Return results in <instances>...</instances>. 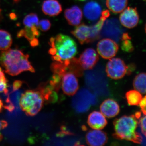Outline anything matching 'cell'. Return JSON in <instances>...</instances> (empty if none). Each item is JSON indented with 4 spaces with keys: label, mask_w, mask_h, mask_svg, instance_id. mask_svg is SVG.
<instances>
[{
    "label": "cell",
    "mask_w": 146,
    "mask_h": 146,
    "mask_svg": "<svg viewBox=\"0 0 146 146\" xmlns=\"http://www.w3.org/2000/svg\"><path fill=\"white\" fill-rule=\"evenodd\" d=\"M64 14L65 19L70 25H78L82 20V11L77 6H74L71 8L67 9L65 10Z\"/></svg>",
    "instance_id": "2e32d148"
},
{
    "label": "cell",
    "mask_w": 146,
    "mask_h": 146,
    "mask_svg": "<svg viewBox=\"0 0 146 146\" xmlns=\"http://www.w3.org/2000/svg\"><path fill=\"white\" fill-rule=\"evenodd\" d=\"M135 90L141 94H146V73H142L136 76L133 80Z\"/></svg>",
    "instance_id": "44dd1931"
},
{
    "label": "cell",
    "mask_w": 146,
    "mask_h": 146,
    "mask_svg": "<svg viewBox=\"0 0 146 146\" xmlns=\"http://www.w3.org/2000/svg\"><path fill=\"white\" fill-rule=\"evenodd\" d=\"M128 0H106V5L114 13L122 12L127 5Z\"/></svg>",
    "instance_id": "ffe728a7"
},
{
    "label": "cell",
    "mask_w": 146,
    "mask_h": 146,
    "mask_svg": "<svg viewBox=\"0 0 146 146\" xmlns=\"http://www.w3.org/2000/svg\"><path fill=\"white\" fill-rule=\"evenodd\" d=\"M141 113L135 115L123 116L113 122L115 132L113 136L119 140H126L136 144L142 143V136L136 131Z\"/></svg>",
    "instance_id": "7a4b0ae2"
},
{
    "label": "cell",
    "mask_w": 146,
    "mask_h": 146,
    "mask_svg": "<svg viewBox=\"0 0 146 146\" xmlns=\"http://www.w3.org/2000/svg\"><path fill=\"white\" fill-rule=\"evenodd\" d=\"M87 123L93 129L101 130L107 125V121L105 117L101 112L94 111L88 116Z\"/></svg>",
    "instance_id": "9a60e30c"
},
{
    "label": "cell",
    "mask_w": 146,
    "mask_h": 146,
    "mask_svg": "<svg viewBox=\"0 0 146 146\" xmlns=\"http://www.w3.org/2000/svg\"><path fill=\"white\" fill-rule=\"evenodd\" d=\"M30 42L31 46L33 47H35L39 45V41L37 38H36L33 40H32Z\"/></svg>",
    "instance_id": "836d02e7"
},
{
    "label": "cell",
    "mask_w": 146,
    "mask_h": 146,
    "mask_svg": "<svg viewBox=\"0 0 146 146\" xmlns=\"http://www.w3.org/2000/svg\"><path fill=\"white\" fill-rule=\"evenodd\" d=\"M49 44L51 48H54L56 50V54L52 56L54 61L62 63L72 59L77 54L76 44L68 35L58 34L50 39Z\"/></svg>",
    "instance_id": "3957f363"
},
{
    "label": "cell",
    "mask_w": 146,
    "mask_h": 146,
    "mask_svg": "<svg viewBox=\"0 0 146 146\" xmlns=\"http://www.w3.org/2000/svg\"><path fill=\"white\" fill-rule=\"evenodd\" d=\"M139 123L142 133L146 137V115L139 119Z\"/></svg>",
    "instance_id": "f1b7e54d"
},
{
    "label": "cell",
    "mask_w": 146,
    "mask_h": 146,
    "mask_svg": "<svg viewBox=\"0 0 146 146\" xmlns=\"http://www.w3.org/2000/svg\"><path fill=\"white\" fill-rule=\"evenodd\" d=\"M128 67L123 60L119 58L110 59L106 67V72L110 78L119 80L123 78L127 73Z\"/></svg>",
    "instance_id": "52a82bcc"
},
{
    "label": "cell",
    "mask_w": 146,
    "mask_h": 146,
    "mask_svg": "<svg viewBox=\"0 0 146 146\" xmlns=\"http://www.w3.org/2000/svg\"><path fill=\"white\" fill-rule=\"evenodd\" d=\"M99 58L96 52L93 48H87L80 55L78 60L84 70L93 69L98 61Z\"/></svg>",
    "instance_id": "8fae6325"
},
{
    "label": "cell",
    "mask_w": 146,
    "mask_h": 146,
    "mask_svg": "<svg viewBox=\"0 0 146 146\" xmlns=\"http://www.w3.org/2000/svg\"><path fill=\"white\" fill-rule=\"evenodd\" d=\"M23 82L21 80H16L14 82L13 84V91H16L20 89L23 84Z\"/></svg>",
    "instance_id": "1f68e13d"
},
{
    "label": "cell",
    "mask_w": 146,
    "mask_h": 146,
    "mask_svg": "<svg viewBox=\"0 0 146 146\" xmlns=\"http://www.w3.org/2000/svg\"><path fill=\"white\" fill-rule=\"evenodd\" d=\"M8 80L2 68L0 67V93H4L7 95L8 93Z\"/></svg>",
    "instance_id": "484cf974"
},
{
    "label": "cell",
    "mask_w": 146,
    "mask_h": 146,
    "mask_svg": "<svg viewBox=\"0 0 146 146\" xmlns=\"http://www.w3.org/2000/svg\"><path fill=\"white\" fill-rule=\"evenodd\" d=\"M145 31L146 33V23L145 24Z\"/></svg>",
    "instance_id": "60d3db41"
},
{
    "label": "cell",
    "mask_w": 146,
    "mask_h": 146,
    "mask_svg": "<svg viewBox=\"0 0 146 146\" xmlns=\"http://www.w3.org/2000/svg\"><path fill=\"white\" fill-rule=\"evenodd\" d=\"M125 97L128 104L130 106L138 105L143 98L141 94L136 90L128 91L126 94Z\"/></svg>",
    "instance_id": "603a6c76"
},
{
    "label": "cell",
    "mask_w": 146,
    "mask_h": 146,
    "mask_svg": "<svg viewBox=\"0 0 146 146\" xmlns=\"http://www.w3.org/2000/svg\"><path fill=\"white\" fill-rule=\"evenodd\" d=\"M130 40L131 39L122 40V42L121 43V47L122 50L125 52H132L134 49L133 44Z\"/></svg>",
    "instance_id": "4316f807"
},
{
    "label": "cell",
    "mask_w": 146,
    "mask_h": 146,
    "mask_svg": "<svg viewBox=\"0 0 146 146\" xmlns=\"http://www.w3.org/2000/svg\"><path fill=\"white\" fill-rule=\"evenodd\" d=\"M86 81L87 85L95 93L99 95L107 94V82L102 72H87L86 74Z\"/></svg>",
    "instance_id": "8992f818"
},
{
    "label": "cell",
    "mask_w": 146,
    "mask_h": 146,
    "mask_svg": "<svg viewBox=\"0 0 146 146\" xmlns=\"http://www.w3.org/2000/svg\"><path fill=\"white\" fill-rule=\"evenodd\" d=\"M120 23L124 27L129 29L133 28L138 23L139 16L136 8L128 7L121 13Z\"/></svg>",
    "instance_id": "30bf717a"
},
{
    "label": "cell",
    "mask_w": 146,
    "mask_h": 146,
    "mask_svg": "<svg viewBox=\"0 0 146 146\" xmlns=\"http://www.w3.org/2000/svg\"><path fill=\"white\" fill-rule=\"evenodd\" d=\"M100 110L105 117L112 118L116 117L120 111V106L117 102L112 99H107L100 105Z\"/></svg>",
    "instance_id": "5bb4252c"
},
{
    "label": "cell",
    "mask_w": 146,
    "mask_h": 146,
    "mask_svg": "<svg viewBox=\"0 0 146 146\" xmlns=\"http://www.w3.org/2000/svg\"><path fill=\"white\" fill-rule=\"evenodd\" d=\"M28 54L14 49L0 52V65L9 75L16 76L25 72H35L34 68L29 60Z\"/></svg>",
    "instance_id": "6da1fadb"
},
{
    "label": "cell",
    "mask_w": 146,
    "mask_h": 146,
    "mask_svg": "<svg viewBox=\"0 0 146 146\" xmlns=\"http://www.w3.org/2000/svg\"><path fill=\"white\" fill-rule=\"evenodd\" d=\"M122 40H126V39H131V38L130 36L129 35L128 33H125L123 34V35L121 36V38Z\"/></svg>",
    "instance_id": "d590c367"
},
{
    "label": "cell",
    "mask_w": 146,
    "mask_h": 146,
    "mask_svg": "<svg viewBox=\"0 0 146 146\" xmlns=\"http://www.w3.org/2000/svg\"><path fill=\"white\" fill-rule=\"evenodd\" d=\"M2 18V15H1V9L0 8V20Z\"/></svg>",
    "instance_id": "f35d334b"
},
{
    "label": "cell",
    "mask_w": 146,
    "mask_h": 146,
    "mask_svg": "<svg viewBox=\"0 0 146 146\" xmlns=\"http://www.w3.org/2000/svg\"><path fill=\"white\" fill-rule=\"evenodd\" d=\"M76 1H85L86 0H76Z\"/></svg>",
    "instance_id": "ab89813d"
},
{
    "label": "cell",
    "mask_w": 146,
    "mask_h": 146,
    "mask_svg": "<svg viewBox=\"0 0 146 146\" xmlns=\"http://www.w3.org/2000/svg\"><path fill=\"white\" fill-rule=\"evenodd\" d=\"M42 10L48 16H56L62 11V6L57 0H45L42 4Z\"/></svg>",
    "instance_id": "ac0fdd59"
},
{
    "label": "cell",
    "mask_w": 146,
    "mask_h": 146,
    "mask_svg": "<svg viewBox=\"0 0 146 146\" xmlns=\"http://www.w3.org/2000/svg\"><path fill=\"white\" fill-rule=\"evenodd\" d=\"M12 44L11 35L8 31L0 29V50L9 49Z\"/></svg>",
    "instance_id": "7402d4cb"
},
{
    "label": "cell",
    "mask_w": 146,
    "mask_h": 146,
    "mask_svg": "<svg viewBox=\"0 0 146 146\" xmlns=\"http://www.w3.org/2000/svg\"><path fill=\"white\" fill-rule=\"evenodd\" d=\"M39 22V18L36 13H31L24 18L23 24L25 26L29 27L34 26L38 27Z\"/></svg>",
    "instance_id": "cb8c5ba5"
},
{
    "label": "cell",
    "mask_w": 146,
    "mask_h": 146,
    "mask_svg": "<svg viewBox=\"0 0 146 146\" xmlns=\"http://www.w3.org/2000/svg\"><path fill=\"white\" fill-rule=\"evenodd\" d=\"M17 36L19 38L24 36L29 42L36 38L31 28L27 27H25V28L18 32Z\"/></svg>",
    "instance_id": "d4e9b609"
},
{
    "label": "cell",
    "mask_w": 146,
    "mask_h": 146,
    "mask_svg": "<svg viewBox=\"0 0 146 146\" xmlns=\"http://www.w3.org/2000/svg\"><path fill=\"white\" fill-rule=\"evenodd\" d=\"M61 86L64 94L69 96H74L79 88L76 76L71 72H66L62 76Z\"/></svg>",
    "instance_id": "9c48e42d"
},
{
    "label": "cell",
    "mask_w": 146,
    "mask_h": 146,
    "mask_svg": "<svg viewBox=\"0 0 146 146\" xmlns=\"http://www.w3.org/2000/svg\"><path fill=\"white\" fill-rule=\"evenodd\" d=\"M102 16L106 18H108L110 16V12L109 11L106 10L104 11L101 12Z\"/></svg>",
    "instance_id": "e575fe53"
},
{
    "label": "cell",
    "mask_w": 146,
    "mask_h": 146,
    "mask_svg": "<svg viewBox=\"0 0 146 146\" xmlns=\"http://www.w3.org/2000/svg\"><path fill=\"white\" fill-rule=\"evenodd\" d=\"M51 24L50 22L48 19H43L39 22L38 28L42 31H48L50 28Z\"/></svg>",
    "instance_id": "83f0119b"
},
{
    "label": "cell",
    "mask_w": 146,
    "mask_h": 146,
    "mask_svg": "<svg viewBox=\"0 0 146 146\" xmlns=\"http://www.w3.org/2000/svg\"><path fill=\"white\" fill-rule=\"evenodd\" d=\"M119 46L112 39H104L98 43L97 50L102 58L110 59L115 57L119 50Z\"/></svg>",
    "instance_id": "ba28073f"
},
{
    "label": "cell",
    "mask_w": 146,
    "mask_h": 146,
    "mask_svg": "<svg viewBox=\"0 0 146 146\" xmlns=\"http://www.w3.org/2000/svg\"><path fill=\"white\" fill-rule=\"evenodd\" d=\"M44 102V97L39 89L28 90L22 94L20 106L27 116L33 117L41 111Z\"/></svg>",
    "instance_id": "277c9868"
},
{
    "label": "cell",
    "mask_w": 146,
    "mask_h": 146,
    "mask_svg": "<svg viewBox=\"0 0 146 146\" xmlns=\"http://www.w3.org/2000/svg\"><path fill=\"white\" fill-rule=\"evenodd\" d=\"M75 37L82 45L93 42L91 27L82 23L75 28L71 31Z\"/></svg>",
    "instance_id": "4fadbf2b"
},
{
    "label": "cell",
    "mask_w": 146,
    "mask_h": 146,
    "mask_svg": "<svg viewBox=\"0 0 146 146\" xmlns=\"http://www.w3.org/2000/svg\"><path fill=\"white\" fill-rule=\"evenodd\" d=\"M7 104L5 106V108L9 112H12L14 110L15 107H14L13 104L10 102V100L9 98H7Z\"/></svg>",
    "instance_id": "4dcf8cb0"
},
{
    "label": "cell",
    "mask_w": 146,
    "mask_h": 146,
    "mask_svg": "<svg viewBox=\"0 0 146 146\" xmlns=\"http://www.w3.org/2000/svg\"><path fill=\"white\" fill-rule=\"evenodd\" d=\"M145 1H146V0H145Z\"/></svg>",
    "instance_id": "b9f144b4"
},
{
    "label": "cell",
    "mask_w": 146,
    "mask_h": 146,
    "mask_svg": "<svg viewBox=\"0 0 146 146\" xmlns=\"http://www.w3.org/2000/svg\"><path fill=\"white\" fill-rule=\"evenodd\" d=\"M8 125V123L4 120H0V131L5 128Z\"/></svg>",
    "instance_id": "d6a6232c"
},
{
    "label": "cell",
    "mask_w": 146,
    "mask_h": 146,
    "mask_svg": "<svg viewBox=\"0 0 146 146\" xmlns=\"http://www.w3.org/2000/svg\"><path fill=\"white\" fill-rule=\"evenodd\" d=\"M83 11L84 16L87 19L91 21H96L101 14V7L96 2L92 1L84 5Z\"/></svg>",
    "instance_id": "e0dca14e"
},
{
    "label": "cell",
    "mask_w": 146,
    "mask_h": 146,
    "mask_svg": "<svg viewBox=\"0 0 146 146\" xmlns=\"http://www.w3.org/2000/svg\"><path fill=\"white\" fill-rule=\"evenodd\" d=\"M85 139L88 145L102 146L107 143L108 138L104 131L94 129L89 131L86 133Z\"/></svg>",
    "instance_id": "7c38bea8"
},
{
    "label": "cell",
    "mask_w": 146,
    "mask_h": 146,
    "mask_svg": "<svg viewBox=\"0 0 146 146\" xmlns=\"http://www.w3.org/2000/svg\"><path fill=\"white\" fill-rule=\"evenodd\" d=\"M139 105L142 112L144 115H146V95L143 98H142Z\"/></svg>",
    "instance_id": "f546056e"
},
{
    "label": "cell",
    "mask_w": 146,
    "mask_h": 146,
    "mask_svg": "<svg viewBox=\"0 0 146 146\" xmlns=\"http://www.w3.org/2000/svg\"><path fill=\"white\" fill-rule=\"evenodd\" d=\"M3 106V104L2 100L0 98V112H1L2 110Z\"/></svg>",
    "instance_id": "8d00e7d4"
},
{
    "label": "cell",
    "mask_w": 146,
    "mask_h": 146,
    "mask_svg": "<svg viewBox=\"0 0 146 146\" xmlns=\"http://www.w3.org/2000/svg\"><path fill=\"white\" fill-rule=\"evenodd\" d=\"M118 21L112 19L106 22L104 28H103V32L107 36L111 37L113 39L118 40L120 38V27L118 26Z\"/></svg>",
    "instance_id": "d6986e66"
},
{
    "label": "cell",
    "mask_w": 146,
    "mask_h": 146,
    "mask_svg": "<svg viewBox=\"0 0 146 146\" xmlns=\"http://www.w3.org/2000/svg\"><path fill=\"white\" fill-rule=\"evenodd\" d=\"M12 16H11V15H10L11 18V19H14V18H16V15H15L14 13H11Z\"/></svg>",
    "instance_id": "74e56055"
},
{
    "label": "cell",
    "mask_w": 146,
    "mask_h": 146,
    "mask_svg": "<svg viewBox=\"0 0 146 146\" xmlns=\"http://www.w3.org/2000/svg\"><path fill=\"white\" fill-rule=\"evenodd\" d=\"M75 95L72 105L76 112L78 113L87 112L91 106L96 104L98 101L96 95L87 89H82Z\"/></svg>",
    "instance_id": "5b68a950"
}]
</instances>
